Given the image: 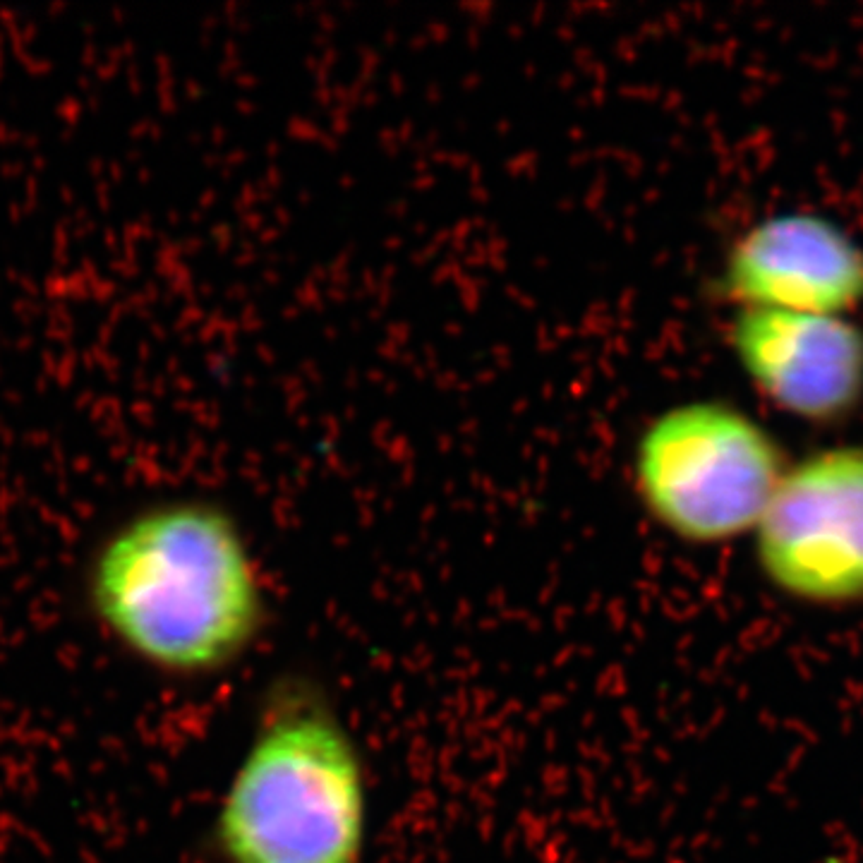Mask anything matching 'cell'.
Returning a JSON list of instances; mask_svg holds the SVG:
<instances>
[{
	"label": "cell",
	"instance_id": "obj_1",
	"mask_svg": "<svg viewBox=\"0 0 863 863\" xmlns=\"http://www.w3.org/2000/svg\"><path fill=\"white\" fill-rule=\"evenodd\" d=\"M87 603L101 629L168 676L219 674L267 622L257 556L230 511L201 496H168L118 521L87 566Z\"/></svg>",
	"mask_w": 863,
	"mask_h": 863
},
{
	"label": "cell",
	"instance_id": "obj_2",
	"mask_svg": "<svg viewBox=\"0 0 863 863\" xmlns=\"http://www.w3.org/2000/svg\"><path fill=\"white\" fill-rule=\"evenodd\" d=\"M211 835L223 863H365L368 770L315 682L290 679L271 693Z\"/></svg>",
	"mask_w": 863,
	"mask_h": 863
},
{
	"label": "cell",
	"instance_id": "obj_3",
	"mask_svg": "<svg viewBox=\"0 0 863 863\" xmlns=\"http://www.w3.org/2000/svg\"><path fill=\"white\" fill-rule=\"evenodd\" d=\"M789 458L763 422L730 401L674 403L641 429L631 480L657 528L691 547L753 535Z\"/></svg>",
	"mask_w": 863,
	"mask_h": 863
},
{
	"label": "cell",
	"instance_id": "obj_4",
	"mask_svg": "<svg viewBox=\"0 0 863 863\" xmlns=\"http://www.w3.org/2000/svg\"><path fill=\"white\" fill-rule=\"evenodd\" d=\"M758 574L810 609L863 604V444L789 461L750 535Z\"/></svg>",
	"mask_w": 863,
	"mask_h": 863
},
{
	"label": "cell",
	"instance_id": "obj_5",
	"mask_svg": "<svg viewBox=\"0 0 863 863\" xmlns=\"http://www.w3.org/2000/svg\"><path fill=\"white\" fill-rule=\"evenodd\" d=\"M717 286L736 309L851 317L863 305V245L813 211L765 216L736 235Z\"/></svg>",
	"mask_w": 863,
	"mask_h": 863
},
{
	"label": "cell",
	"instance_id": "obj_6",
	"mask_svg": "<svg viewBox=\"0 0 863 863\" xmlns=\"http://www.w3.org/2000/svg\"><path fill=\"white\" fill-rule=\"evenodd\" d=\"M739 368L770 406L809 425H832L863 403V329L851 317L736 309Z\"/></svg>",
	"mask_w": 863,
	"mask_h": 863
}]
</instances>
